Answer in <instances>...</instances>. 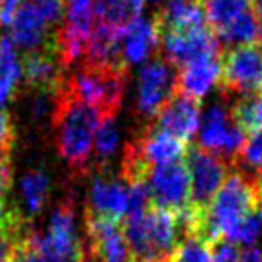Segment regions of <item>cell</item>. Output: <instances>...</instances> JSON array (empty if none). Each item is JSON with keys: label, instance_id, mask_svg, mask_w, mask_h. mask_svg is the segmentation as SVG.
Returning <instances> with one entry per match:
<instances>
[{"label": "cell", "instance_id": "31", "mask_svg": "<svg viewBox=\"0 0 262 262\" xmlns=\"http://www.w3.org/2000/svg\"><path fill=\"white\" fill-rule=\"evenodd\" d=\"M11 262H45L43 255L38 250L36 233L31 228L15 243Z\"/></svg>", "mask_w": 262, "mask_h": 262}, {"label": "cell", "instance_id": "15", "mask_svg": "<svg viewBox=\"0 0 262 262\" xmlns=\"http://www.w3.org/2000/svg\"><path fill=\"white\" fill-rule=\"evenodd\" d=\"M67 77V69L63 67L56 47H47L24 56L22 79L33 92L54 94L59 92Z\"/></svg>", "mask_w": 262, "mask_h": 262}, {"label": "cell", "instance_id": "36", "mask_svg": "<svg viewBox=\"0 0 262 262\" xmlns=\"http://www.w3.org/2000/svg\"><path fill=\"white\" fill-rule=\"evenodd\" d=\"M11 171V149L0 146V172Z\"/></svg>", "mask_w": 262, "mask_h": 262}, {"label": "cell", "instance_id": "16", "mask_svg": "<svg viewBox=\"0 0 262 262\" xmlns=\"http://www.w3.org/2000/svg\"><path fill=\"white\" fill-rule=\"evenodd\" d=\"M126 147L149 171L157 165L180 162V158H183L187 153V147L182 140L157 129L155 126H147L137 139L127 142Z\"/></svg>", "mask_w": 262, "mask_h": 262}, {"label": "cell", "instance_id": "35", "mask_svg": "<svg viewBox=\"0 0 262 262\" xmlns=\"http://www.w3.org/2000/svg\"><path fill=\"white\" fill-rule=\"evenodd\" d=\"M6 194L8 192H4V190L0 189V228H4L9 215H11L13 210H15V208H8V205H6Z\"/></svg>", "mask_w": 262, "mask_h": 262}, {"label": "cell", "instance_id": "19", "mask_svg": "<svg viewBox=\"0 0 262 262\" xmlns=\"http://www.w3.org/2000/svg\"><path fill=\"white\" fill-rule=\"evenodd\" d=\"M223 77V61L219 56L205 58L182 67L176 74V92L194 101L208 95Z\"/></svg>", "mask_w": 262, "mask_h": 262}, {"label": "cell", "instance_id": "32", "mask_svg": "<svg viewBox=\"0 0 262 262\" xmlns=\"http://www.w3.org/2000/svg\"><path fill=\"white\" fill-rule=\"evenodd\" d=\"M239 250L235 244L228 241H217L214 244V253H212L210 262H239Z\"/></svg>", "mask_w": 262, "mask_h": 262}, {"label": "cell", "instance_id": "39", "mask_svg": "<svg viewBox=\"0 0 262 262\" xmlns=\"http://www.w3.org/2000/svg\"><path fill=\"white\" fill-rule=\"evenodd\" d=\"M0 24H2V2H0Z\"/></svg>", "mask_w": 262, "mask_h": 262}, {"label": "cell", "instance_id": "10", "mask_svg": "<svg viewBox=\"0 0 262 262\" xmlns=\"http://www.w3.org/2000/svg\"><path fill=\"white\" fill-rule=\"evenodd\" d=\"M146 183L153 207L178 214L190 205V178L182 162L153 167L147 172Z\"/></svg>", "mask_w": 262, "mask_h": 262}, {"label": "cell", "instance_id": "38", "mask_svg": "<svg viewBox=\"0 0 262 262\" xmlns=\"http://www.w3.org/2000/svg\"><path fill=\"white\" fill-rule=\"evenodd\" d=\"M258 194H260V200H258V208H260V210H262V190H260V192H258Z\"/></svg>", "mask_w": 262, "mask_h": 262}, {"label": "cell", "instance_id": "4", "mask_svg": "<svg viewBox=\"0 0 262 262\" xmlns=\"http://www.w3.org/2000/svg\"><path fill=\"white\" fill-rule=\"evenodd\" d=\"M127 70L115 65H88L67 74L63 88L90 108L97 110L101 117H117L122 106L126 90Z\"/></svg>", "mask_w": 262, "mask_h": 262}, {"label": "cell", "instance_id": "34", "mask_svg": "<svg viewBox=\"0 0 262 262\" xmlns=\"http://www.w3.org/2000/svg\"><path fill=\"white\" fill-rule=\"evenodd\" d=\"M239 262H262V250L260 248L250 246L239 255Z\"/></svg>", "mask_w": 262, "mask_h": 262}, {"label": "cell", "instance_id": "37", "mask_svg": "<svg viewBox=\"0 0 262 262\" xmlns=\"http://www.w3.org/2000/svg\"><path fill=\"white\" fill-rule=\"evenodd\" d=\"M144 2H146V4H153V6H158V4H162V2H164V0H144Z\"/></svg>", "mask_w": 262, "mask_h": 262}, {"label": "cell", "instance_id": "23", "mask_svg": "<svg viewBox=\"0 0 262 262\" xmlns=\"http://www.w3.org/2000/svg\"><path fill=\"white\" fill-rule=\"evenodd\" d=\"M51 196V178L43 169H33L26 172L20 182V198H22L24 217H31L41 212V208L47 205Z\"/></svg>", "mask_w": 262, "mask_h": 262}, {"label": "cell", "instance_id": "5", "mask_svg": "<svg viewBox=\"0 0 262 262\" xmlns=\"http://www.w3.org/2000/svg\"><path fill=\"white\" fill-rule=\"evenodd\" d=\"M63 0H26L9 20V40L27 52L56 47Z\"/></svg>", "mask_w": 262, "mask_h": 262}, {"label": "cell", "instance_id": "7", "mask_svg": "<svg viewBox=\"0 0 262 262\" xmlns=\"http://www.w3.org/2000/svg\"><path fill=\"white\" fill-rule=\"evenodd\" d=\"M200 144L201 149L223 160L235 162L244 144V131L225 102H212L207 108L200 127Z\"/></svg>", "mask_w": 262, "mask_h": 262}, {"label": "cell", "instance_id": "27", "mask_svg": "<svg viewBox=\"0 0 262 262\" xmlns=\"http://www.w3.org/2000/svg\"><path fill=\"white\" fill-rule=\"evenodd\" d=\"M233 119L243 131H260L262 129V94L246 95L235 102L232 110Z\"/></svg>", "mask_w": 262, "mask_h": 262}, {"label": "cell", "instance_id": "18", "mask_svg": "<svg viewBox=\"0 0 262 262\" xmlns=\"http://www.w3.org/2000/svg\"><path fill=\"white\" fill-rule=\"evenodd\" d=\"M200 102L176 92L158 112L155 127L185 144L200 129Z\"/></svg>", "mask_w": 262, "mask_h": 262}, {"label": "cell", "instance_id": "25", "mask_svg": "<svg viewBox=\"0 0 262 262\" xmlns=\"http://www.w3.org/2000/svg\"><path fill=\"white\" fill-rule=\"evenodd\" d=\"M120 133L117 127L115 117H104L101 119L94 139V151L92 155L95 157V167H108L110 160L115 157L117 147H119Z\"/></svg>", "mask_w": 262, "mask_h": 262}, {"label": "cell", "instance_id": "30", "mask_svg": "<svg viewBox=\"0 0 262 262\" xmlns=\"http://www.w3.org/2000/svg\"><path fill=\"white\" fill-rule=\"evenodd\" d=\"M233 164L248 171H262V129L253 131L248 139H244Z\"/></svg>", "mask_w": 262, "mask_h": 262}, {"label": "cell", "instance_id": "11", "mask_svg": "<svg viewBox=\"0 0 262 262\" xmlns=\"http://www.w3.org/2000/svg\"><path fill=\"white\" fill-rule=\"evenodd\" d=\"M88 262H133L122 221L84 215Z\"/></svg>", "mask_w": 262, "mask_h": 262}, {"label": "cell", "instance_id": "29", "mask_svg": "<svg viewBox=\"0 0 262 262\" xmlns=\"http://www.w3.org/2000/svg\"><path fill=\"white\" fill-rule=\"evenodd\" d=\"M212 244L198 235H187L180 241L167 262H210Z\"/></svg>", "mask_w": 262, "mask_h": 262}, {"label": "cell", "instance_id": "22", "mask_svg": "<svg viewBox=\"0 0 262 262\" xmlns=\"http://www.w3.org/2000/svg\"><path fill=\"white\" fill-rule=\"evenodd\" d=\"M144 8V0H95V22L126 29L142 16Z\"/></svg>", "mask_w": 262, "mask_h": 262}, {"label": "cell", "instance_id": "21", "mask_svg": "<svg viewBox=\"0 0 262 262\" xmlns=\"http://www.w3.org/2000/svg\"><path fill=\"white\" fill-rule=\"evenodd\" d=\"M22 79V63L16 54L15 43L9 36L0 38V112L15 97V92Z\"/></svg>", "mask_w": 262, "mask_h": 262}, {"label": "cell", "instance_id": "8", "mask_svg": "<svg viewBox=\"0 0 262 262\" xmlns=\"http://www.w3.org/2000/svg\"><path fill=\"white\" fill-rule=\"evenodd\" d=\"M176 94L174 67L165 58H153L137 77L135 108L140 119L157 117L164 104Z\"/></svg>", "mask_w": 262, "mask_h": 262}, {"label": "cell", "instance_id": "1", "mask_svg": "<svg viewBox=\"0 0 262 262\" xmlns=\"http://www.w3.org/2000/svg\"><path fill=\"white\" fill-rule=\"evenodd\" d=\"M101 119L102 117L97 110L70 95L63 86L56 92L52 110L56 149L74 174H84L88 171L95 131L101 124Z\"/></svg>", "mask_w": 262, "mask_h": 262}, {"label": "cell", "instance_id": "14", "mask_svg": "<svg viewBox=\"0 0 262 262\" xmlns=\"http://www.w3.org/2000/svg\"><path fill=\"white\" fill-rule=\"evenodd\" d=\"M160 38L164 41L165 59L172 67L182 69L189 63L219 56V40L208 27L178 31V33H162Z\"/></svg>", "mask_w": 262, "mask_h": 262}, {"label": "cell", "instance_id": "28", "mask_svg": "<svg viewBox=\"0 0 262 262\" xmlns=\"http://www.w3.org/2000/svg\"><path fill=\"white\" fill-rule=\"evenodd\" d=\"M262 235V210L257 208L251 214H248L243 221L233 225L228 232L223 235V241H228L232 244H243V246H251L258 237Z\"/></svg>", "mask_w": 262, "mask_h": 262}, {"label": "cell", "instance_id": "2", "mask_svg": "<svg viewBox=\"0 0 262 262\" xmlns=\"http://www.w3.org/2000/svg\"><path fill=\"white\" fill-rule=\"evenodd\" d=\"M133 262H167L182 241L174 212L151 207L147 212L122 221Z\"/></svg>", "mask_w": 262, "mask_h": 262}, {"label": "cell", "instance_id": "33", "mask_svg": "<svg viewBox=\"0 0 262 262\" xmlns=\"http://www.w3.org/2000/svg\"><path fill=\"white\" fill-rule=\"evenodd\" d=\"M2 2V24H9L16 9L26 2V0H0Z\"/></svg>", "mask_w": 262, "mask_h": 262}, {"label": "cell", "instance_id": "12", "mask_svg": "<svg viewBox=\"0 0 262 262\" xmlns=\"http://www.w3.org/2000/svg\"><path fill=\"white\" fill-rule=\"evenodd\" d=\"M88 189V203L84 208V215L102 219L122 221L127 212V198L129 187L122 178H115L108 172V167H95Z\"/></svg>", "mask_w": 262, "mask_h": 262}, {"label": "cell", "instance_id": "17", "mask_svg": "<svg viewBox=\"0 0 262 262\" xmlns=\"http://www.w3.org/2000/svg\"><path fill=\"white\" fill-rule=\"evenodd\" d=\"M160 31L155 20L142 18L122 29L117 47V59L122 69L127 70L129 65H139L151 58L160 45Z\"/></svg>", "mask_w": 262, "mask_h": 262}, {"label": "cell", "instance_id": "13", "mask_svg": "<svg viewBox=\"0 0 262 262\" xmlns=\"http://www.w3.org/2000/svg\"><path fill=\"white\" fill-rule=\"evenodd\" d=\"M223 88L243 95L258 94L262 88V52L255 45L232 49L223 61Z\"/></svg>", "mask_w": 262, "mask_h": 262}, {"label": "cell", "instance_id": "20", "mask_svg": "<svg viewBox=\"0 0 262 262\" xmlns=\"http://www.w3.org/2000/svg\"><path fill=\"white\" fill-rule=\"evenodd\" d=\"M153 20L160 34L205 27L203 0H165Z\"/></svg>", "mask_w": 262, "mask_h": 262}, {"label": "cell", "instance_id": "26", "mask_svg": "<svg viewBox=\"0 0 262 262\" xmlns=\"http://www.w3.org/2000/svg\"><path fill=\"white\" fill-rule=\"evenodd\" d=\"M203 8L212 29L219 33L235 18H239L244 11H248L250 6L248 0H205Z\"/></svg>", "mask_w": 262, "mask_h": 262}, {"label": "cell", "instance_id": "9", "mask_svg": "<svg viewBox=\"0 0 262 262\" xmlns=\"http://www.w3.org/2000/svg\"><path fill=\"white\" fill-rule=\"evenodd\" d=\"M185 157L190 178V207L205 210L228 178V164L201 147H189Z\"/></svg>", "mask_w": 262, "mask_h": 262}, {"label": "cell", "instance_id": "3", "mask_svg": "<svg viewBox=\"0 0 262 262\" xmlns=\"http://www.w3.org/2000/svg\"><path fill=\"white\" fill-rule=\"evenodd\" d=\"M260 194L253 180L233 172L225 180L214 200L203 210L200 237L214 246L226 232L258 208Z\"/></svg>", "mask_w": 262, "mask_h": 262}, {"label": "cell", "instance_id": "24", "mask_svg": "<svg viewBox=\"0 0 262 262\" xmlns=\"http://www.w3.org/2000/svg\"><path fill=\"white\" fill-rule=\"evenodd\" d=\"M217 36L223 43L233 49L253 45L260 38V27H258V20L255 16V11H251V9L244 11L230 26H226L223 31H219Z\"/></svg>", "mask_w": 262, "mask_h": 262}, {"label": "cell", "instance_id": "6", "mask_svg": "<svg viewBox=\"0 0 262 262\" xmlns=\"http://www.w3.org/2000/svg\"><path fill=\"white\" fill-rule=\"evenodd\" d=\"M36 244L45 262H88L86 246L77 232L72 200H63L52 212L45 235L36 233Z\"/></svg>", "mask_w": 262, "mask_h": 262}]
</instances>
